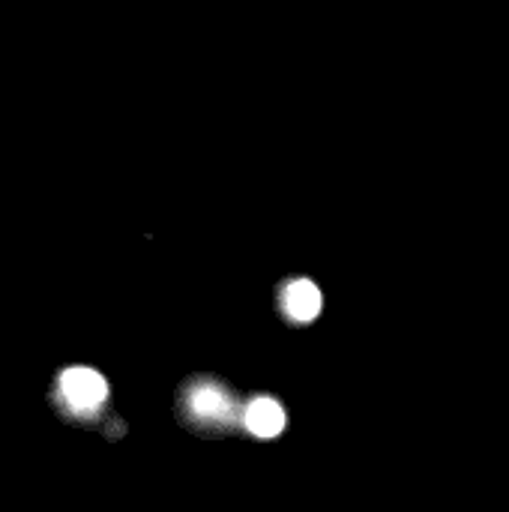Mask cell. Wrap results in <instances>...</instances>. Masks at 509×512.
Segmentation results:
<instances>
[{
  "label": "cell",
  "mask_w": 509,
  "mask_h": 512,
  "mask_svg": "<svg viewBox=\"0 0 509 512\" xmlns=\"http://www.w3.org/2000/svg\"><path fill=\"white\" fill-rule=\"evenodd\" d=\"M189 405H192V411H195L201 420H225V417H228V408H231L225 390H219L216 384H201V387H195V393L189 396Z\"/></svg>",
  "instance_id": "277c9868"
},
{
  "label": "cell",
  "mask_w": 509,
  "mask_h": 512,
  "mask_svg": "<svg viewBox=\"0 0 509 512\" xmlns=\"http://www.w3.org/2000/svg\"><path fill=\"white\" fill-rule=\"evenodd\" d=\"M282 309H285V315H288L291 321H297V324L315 321L318 312H321V291H318V285L309 282V279L291 282V285L282 291Z\"/></svg>",
  "instance_id": "7a4b0ae2"
},
{
  "label": "cell",
  "mask_w": 509,
  "mask_h": 512,
  "mask_svg": "<svg viewBox=\"0 0 509 512\" xmlns=\"http://www.w3.org/2000/svg\"><path fill=\"white\" fill-rule=\"evenodd\" d=\"M105 396H108V384L93 369L75 366L60 375V399L72 414H93L96 408H102Z\"/></svg>",
  "instance_id": "6da1fadb"
},
{
  "label": "cell",
  "mask_w": 509,
  "mask_h": 512,
  "mask_svg": "<svg viewBox=\"0 0 509 512\" xmlns=\"http://www.w3.org/2000/svg\"><path fill=\"white\" fill-rule=\"evenodd\" d=\"M243 420H246V429L258 438H276L285 429V411L279 408V402H273L267 396L249 402Z\"/></svg>",
  "instance_id": "3957f363"
}]
</instances>
